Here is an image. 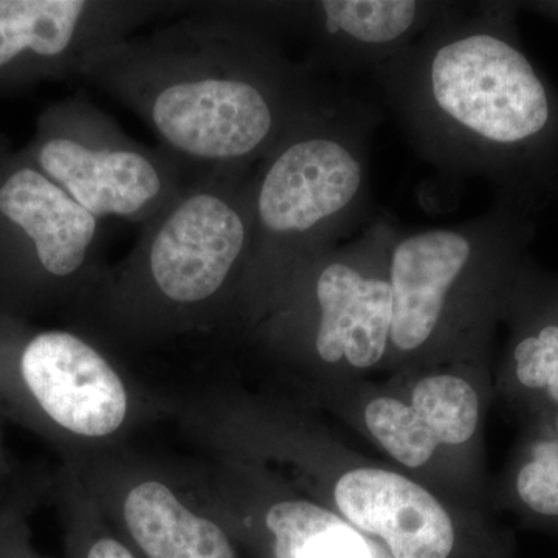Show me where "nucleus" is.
Masks as SVG:
<instances>
[{
    "mask_svg": "<svg viewBox=\"0 0 558 558\" xmlns=\"http://www.w3.org/2000/svg\"><path fill=\"white\" fill-rule=\"evenodd\" d=\"M381 110L332 90L253 172V236L238 322H258L306 264L371 213V137Z\"/></svg>",
    "mask_w": 558,
    "mask_h": 558,
    "instance_id": "20e7f679",
    "label": "nucleus"
},
{
    "mask_svg": "<svg viewBox=\"0 0 558 558\" xmlns=\"http://www.w3.org/2000/svg\"><path fill=\"white\" fill-rule=\"evenodd\" d=\"M2 156H5V154H3L2 150H0V157H2Z\"/></svg>",
    "mask_w": 558,
    "mask_h": 558,
    "instance_id": "b1692460",
    "label": "nucleus"
},
{
    "mask_svg": "<svg viewBox=\"0 0 558 558\" xmlns=\"http://www.w3.org/2000/svg\"><path fill=\"white\" fill-rule=\"evenodd\" d=\"M62 465L140 558H240L229 529L202 505L180 470L130 446Z\"/></svg>",
    "mask_w": 558,
    "mask_h": 558,
    "instance_id": "9d476101",
    "label": "nucleus"
},
{
    "mask_svg": "<svg viewBox=\"0 0 558 558\" xmlns=\"http://www.w3.org/2000/svg\"><path fill=\"white\" fill-rule=\"evenodd\" d=\"M259 519L270 558H373L355 529L306 499H271Z\"/></svg>",
    "mask_w": 558,
    "mask_h": 558,
    "instance_id": "2eb2a0df",
    "label": "nucleus"
},
{
    "mask_svg": "<svg viewBox=\"0 0 558 558\" xmlns=\"http://www.w3.org/2000/svg\"><path fill=\"white\" fill-rule=\"evenodd\" d=\"M3 558H46L40 556L38 550L35 549V546H33L28 520L22 521L20 526L14 529L9 543H7Z\"/></svg>",
    "mask_w": 558,
    "mask_h": 558,
    "instance_id": "412c9836",
    "label": "nucleus"
},
{
    "mask_svg": "<svg viewBox=\"0 0 558 558\" xmlns=\"http://www.w3.org/2000/svg\"><path fill=\"white\" fill-rule=\"evenodd\" d=\"M534 236V218L495 202L458 226L396 230L388 252L389 344L403 354L424 348L465 296L505 300Z\"/></svg>",
    "mask_w": 558,
    "mask_h": 558,
    "instance_id": "423d86ee",
    "label": "nucleus"
},
{
    "mask_svg": "<svg viewBox=\"0 0 558 558\" xmlns=\"http://www.w3.org/2000/svg\"><path fill=\"white\" fill-rule=\"evenodd\" d=\"M255 168L202 172L106 267L76 319L108 343L148 347L238 322L253 236Z\"/></svg>",
    "mask_w": 558,
    "mask_h": 558,
    "instance_id": "7ed1b4c3",
    "label": "nucleus"
},
{
    "mask_svg": "<svg viewBox=\"0 0 558 558\" xmlns=\"http://www.w3.org/2000/svg\"><path fill=\"white\" fill-rule=\"evenodd\" d=\"M521 10L538 14L558 25V0H535V2H520Z\"/></svg>",
    "mask_w": 558,
    "mask_h": 558,
    "instance_id": "5701e85b",
    "label": "nucleus"
},
{
    "mask_svg": "<svg viewBox=\"0 0 558 558\" xmlns=\"http://www.w3.org/2000/svg\"><path fill=\"white\" fill-rule=\"evenodd\" d=\"M27 159L98 219L146 223L194 178L167 150L148 148L83 95L50 106Z\"/></svg>",
    "mask_w": 558,
    "mask_h": 558,
    "instance_id": "1a4fd4ad",
    "label": "nucleus"
},
{
    "mask_svg": "<svg viewBox=\"0 0 558 558\" xmlns=\"http://www.w3.org/2000/svg\"><path fill=\"white\" fill-rule=\"evenodd\" d=\"M411 407L424 418L439 444L468 442L478 427V395L461 377L439 374L418 381Z\"/></svg>",
    "mask_w": 558,
    "mask_h": 558,
    "instance_id": "f3484780",
    "label": "nucleus"
},
{
    "mask_svg": "<svg viewBox=\"0 0 558 558\" xmlns=\"http://www.w3.org/2000/svg\"><path fill=\"white\" fill-rule=\"evenodd\" d=\"M191 7L159 0H0V90L80 78L95 51Z\"/></svg>",
    "mask_w": 558,
    "mask_h": 558,
    "instance_id": "9b49d317",
    "label": "nucleus"
},
{
    "mask_svg": "<svg viewBox=\"0 0 558 558\" xmlns=\"http://www.w3.org/2000/svg\"><path fill=\"white\" fill-rule=\"evenodd\" d=\"M515 322L510 371L520 391L558 410V277L524 256L506 293Z\"/></svg>",
    "mask_w": 558,
    "mask_h": 558,
    "instance_id": "4468645a",
    "label": "nucleus"
},
{
    "mask_svg": "<svg viewBox=\"0 0 558 558\" xmlns=\"http://www.w3.org/2000/svg\"><path fill=\"white\" fill-rule=\"evenodd\" d=\"M527 444L513 476V494L527 512L558 520V410Z\"/></svg>",
    "mask_w": 558,
    "mask_h": 558,
    "instance_id": "a211bd4d",
    "label": "nucleus"
},
{
    "mask_svg": "<svg viewBox=\"0 0 558 558\" xmlns=\"http://www.w3.org/2000/svg\"><path fill=\"white\" fill-rule=\"evenodd\" d=\"M459 2L446 0H304L263 2L275 35L303 38V64L348 76L376 70L446 20Z\"/></svg>",
    "mask_w": 558,
    "mask_h": 558,
    "instance_id": "f8f14e48",
    "label": "nucleus"
},
{
    "mask_svg": "<svg viewBox=\"0 0 558 558\" xmlns=\"http://www.w3.org/2000/svg\"><path fill=\"white\" fill-rule=\"evenodd\" d=\"M333 499L349 523L384 538L395 558H449L453 550L449 513L424 487L398 473L351 470L337 481Z\"/></svg>",
    "mask_w": 558,
    "mask_h": 558,
    "instance_id": "ddd939ff",
    "label": "nucleus"
},
{
    "mask_svg": "<svg viewBox=\"0 0 558 558\" xmlns=\"http://www.w3.org/2000/svg\"><path fill=\"white\" fill-rule=\"evenodd\" d=\"M396 230L391 219L377 218L348 245L306 264L259 318L267 317V339L306 349L325 365H377L391 333L388 252Z\"/></svg>",
    "mask_w": 558,
    "mask_h": 558,
    "instance_id": "6e6552de",
    "label": "nucleus"
},
{
    "mask_svg": "<svg viewBox=\"0 0 558 558\" xmlns=\"http://www.w3.org/2000/svg\"><path fill=\"white\" fill-rule=\"evenodd\" d=\"M101 219L27 159L0 157V311L78 315L100 281Z\"/></svg>",
    "mask_w": 558,
    "mask_h": 558,
    "instance_id": "0eeeda50",
    "label": "nucleus"
},
{
    "mask_svg": "<svg viewBox=\"0 0 558 558\" xmlns=\"http://www.w3.org/2000/svg\"><path fill=\"white\" fill-rule=\"evenodd\" d=\"M3 424H5V422L0 418V499L5 497L11 488L20 483V481L13 483L14 465L13 461H11L9 450H7L5 435H3Z\"/></svg>",
    "mask_w": 558,
    "mask_h": 558,
    "instance_id": "4be33fe9",
    "label": "nucleus"
},
{
    "mask_svg": "<svg viewBox=\"0 0 558 558\" xmlns=\"http://www.w3.org/2000/svg\"><path fill=\"white\" fill-rule=\"evenodd\" d=\"M50 488V480H28L17 483L9 494L0 499V558L5 554L7 543L14 529L22 521L31 519L33 510L39 505L40 498Z\"/></svg>",
    "mask_w": 558,
    "mask_h": 558,
    "instance_id": "aec40b11",
    "label": "nucleus"
},
{
    "mask_svg": "<svg viewBox=\"0 0 558 558\" xmlns=\"http://www.w3.org/2000/svg\"><path fill=\"white\" fill-rule=\"evenodd\" d=\"M365 421L374 438L400 464L416 469L427 464L438 449V439L416 410L400 400L374 399L366 407Z\"/></svg>",
    "mask_w": 558,
    "mask_h": 558,
    "instance_id": "6ab92c4d",
    "label": "nucleus"
},
{
    "mask_svg": "<svg viewBox=\"0 0 558 558\" xmlns=\"http://www.w3.org/2000/svg\"><path fill=\"white\" fill-rule=\"evenodd\" d=\"M49 492L64 529V558H140L113 531L68 465L50 480Z\"/></svg>",
    "mask_w": 558,
    "mask_h": 558,
    "instance_id": "dca6fc26",
    "label": "nucleus"
},
{
    "mask_svg": "<svg viewBox=\"0 0 558 558\" xmlns=\"http://www.w3.org/2000/svg\"><path fill=\"white\" fill-rule=\"evenodd\" d=\"M172 405L90 330L40 328L0 311V418L49 444L62 464L128 446Z\"/></svg>",
    "mask_w": 558,
    "mask_h": 558,
    "instance_id": "39448f33",
    "label": "nucleus"
},
{
    "mask_svg": "<svg viewBox=\"0 0 558 558\" xmlns=\"http://www.w3.org/2000/svg\"><path fill=\"white\" fill-rule=\"evenodd\" d=\"M520 11L459 2L371 73L422 160L535 218L558 196V90L521 43Z\"/></svg>",
    "mask_w": 558,
    "mask_h": 558,
    "instance_id": "f257e3e1",
    "label": "nucleus"
},
{
    "mask_svg": "<svg viewBox=\"0 0 558 558\" xmlns=\"http://www.w3.org/2000/svg\"><path fill=\"white\" fill-rule=\"evenodd\" d=\"M80 78L126 106L193 174L255 168L332 94L253 2L191 13L95 51Z\"/></svg>",
    "mask_w": 558,
    "mask_h": 558,
    "instance_id": "f03ea898",
    "label": "nucleus"
}]
</instances>
